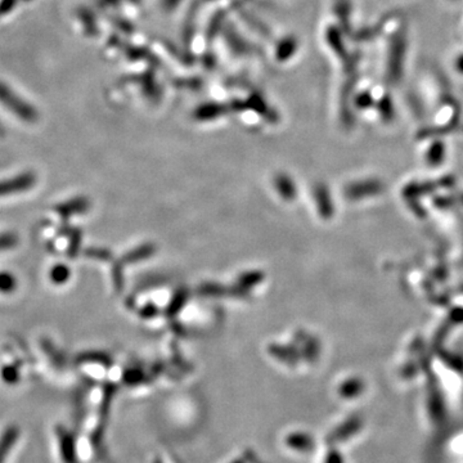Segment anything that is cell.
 Segmentation results:
<instances>
[{"label": "cell", "mask_w": 463, "mask_h": 463, "mask_svg": "<svg viewBox=\"0 0 463 463\" xmlns=\"http://www.w3.org/2000/svg\"><path fill=\"white\" fill-rule=\"evenodd\" d=\"M17 242L16 237L12 234H3L0 236V250H5V249H11L12 246H14Z\"/></svg>", "instance_id": "8992f818"}, {"label": "cell", "mask_w": 463, "mask_h": 463, "mask_svg": "<svg viewBox=\"0 0 463 463\" xmlns=\"http://www.w3.org/2000/svg\"><path fill=\"white\" fill-rule=\"evenodd\" d=\"M14 279L10 274H0V291L3 292H10L14 288Z\"/></svg>", "instance_id": "5b68a950"}, {"label": "cell", "mask_w": 463, "mask_h": 463, "mask_svg": "<svg viewBox=\"0 0 463 463\" xmlns=\"http://www.w3.org/2000/svg\"><path fill=\"white\" fill-rule=\"evenodd\" d=\"M1 377L4 379L5 384L14 385V384H17L18 379H20V373H18V371L14 368L13 366H7V367H4L3 371H1Z\"/></svg>", "instance_id": "277c9868"}, {"label": "cell", "mask_w": 463, "mask_h": 463, "mask_svg": "<svg viewBox=\"0 0 463 463\" xmlns=\"http://www.w3.org/2000/svg\"><path fill=\"white\" fill-rule=\"evenodd\" d=\"M457 68L463 74V55L457 60Z\"/></svg>", "instance_id": "52a82bcc"}, {"label": "cell", "mask_w": 463, "mask_h": 463, "mask_svg": "<svg viewBox=\"0 0 463 463\" xmlns=\"http://www.w3.org/2000/svg\"><path fill=\"white\" fill-rule=\"evenodd\" d=\"M57 439L60 444L61 457L64 463H76V448L74 435L64 427H57Z\"/></svg>", "instance_id": "7a4b0ae2"}, {"label": "cell", "mask_w": 463, "mask_h": 463, "mask_svg": "<svg viewBox=\"0 0 463 463\" xmlns=\"http://www.w3.org/2000/svg\"><path fill=\"white\" fill-rule=\"evenodd\" d=\"M35 183V177L32 174H23L12 179L0 182V197L12 193H18L30 190Z\"/></svg>", "instance_id": "6da1fadb"}, {"label": "cell", "mask_w": 463, "mask_h": 463, "mask_svg": "<svg viewBox=\"0 0 463 463\" xmlns=\"http://www.w3.org/2000/svg\"><path fill=\"white\" fill-rule=\"evenodd\" d=\"M20 438V429L16 425L8 426L0 435V463L5 462Z\"/></svg>", "instance_id": "3957f363"}]
</instances>
